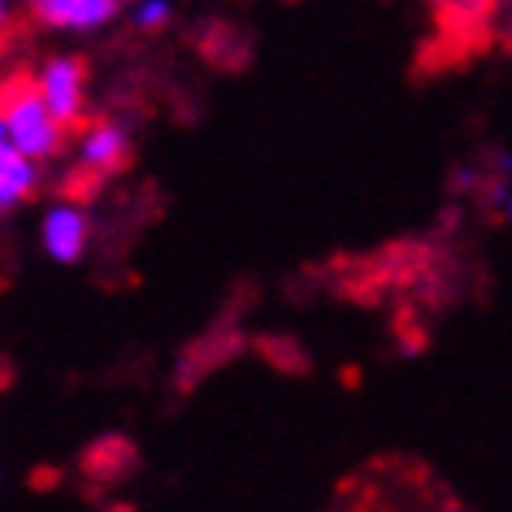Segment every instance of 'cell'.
Instances as JSON below:
<instances>
[{
	"label": "cell",
	"instance_id": "7a4b0ae2",
	"mask_svg": "<svg viewBox=\"0 0 512 512\" xmlns=\"http://www.w3.org/2000/svg\"><path fill=\"white\" fill-rule=\"evenodd\" d=\"M35 83H40L48 109L79 135L87 126V66H83V57H70V53L44 57V66L35 70Z\"/></svg>",
	"mask_w": 512,
	"mask_h": 512
},
{
	"label": "cell",
	"instance_id": "6da1fadb",
	"mask_svg": "<svg viewBox=\"0 0 512 512\" xmlns=\"http://www.w3.org/2000/svg\"><path fill=\"white\" fill-rule=\"evenodd\" d=\"M70 126L57 118L53 109H48V100L40 92V83H35V74H9L5 83V113H0V139L5 144L22 148L27 157L35 161H57L61 152L70 144Z\"/></svg>",
	"mask_w": 512,
	"mask_h": 512
},
{
	"label": "cell",
	"instance_id": "52a82bcc",
	"mask_svg": "<svg viewBox=\"0 0 512 512\" xmlns=\"http://www.w3.org/2000/svg\"><path fill=\"white\" fill-rule=\"evenodd\" d=\"M131 31H139V35H157V31H165L170 27V18H174V5L170 0H131Z\"/></svg>",
	"mask_w": 512,
	"mask_h": 512
},
{
	"label": "cell",
	"instance_id": "5b68a950",
	"mask_svg": "<svg viewBox=\"0 0 512 512\" xmlns=\"http://www.w3.org/2000/svg\"><path fill=\"white\" fill-rule=\"evenodd\" d=\"M74 139H79V165L92 178H113L131 165V135L122 122H87Z\"/></svg>",
	"mask_w": 512,
	"mask_h": 512
},
{
	"label": "cell",
	"instance_id": "277c9868",
	"mask_svg": "<svg viewBox=\"0 0 512 512\" xmlns=\"http://www.w3.org/2000/svg\"><path fill=\"white\" fill-rule=\"evenodd\" d=\"M87 239H92V222L79 200H53L40 217V248L48 252V261L74 265L83 261Z\"/></svg>",
	"mask_w": 512,
	"mask_h": 512
},
{
	"label": "cell",
	"instance_id": "8992f818",
	"mask_svg": "<svg viewBox=\"0 0 512 512\" xmlns=\"http://www.w3.org/2000/svg\"><path fill=\"white\" fill-rule=\"evenodd\" d=\"M35 187H40V161L0 139V209L14 213L35 196Z\"/></svg>",
	"mask_w": 512,
	"mask_h": 512
},
{
	"label": "cell",
	"instance_id": "3957f363",
	"mask_svg": "<svg viewBox=\"0 0 512 512\" xmlns=\"http://www.w3.org/2000/svg\"><path fill=\"white\" fill-rule=\"evenodd\" d=\"M131 0H27V14L40 31L57 35H96L113 27Z\"/></svg>",
	"mask_w": 512,
	"mask_h": 512
},
{
	"label": "cell",
	"instance_id": "ba28073f",
	"mask_svg": "<svg viewBox=\"0 0 512 512\" xmlns=\"http://www.w3.org/2000/svg\"><path fill=\"white\" fill-rule=\"evenodd\" d=\"M439 14H478V9H486L491 0H430Z\"/></svg>",
	"mask_w": 512,
	"mask_h": 512
}]
</instances>
